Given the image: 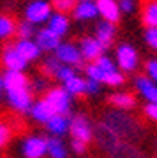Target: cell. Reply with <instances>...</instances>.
Listing matches in <instances>:
<instances>
[{"instance_id":"obj_4","label":"cell","mask_w":157,"mask_h":158,"mask_svg":"<svg viewBox=\"0 0 157 158\" xmlns=\"http://www.w3.org/2000/svg\"><path fill=\"white\" fill-rule=\"evenodd\" d=\"M43 98L47 100V103L52 107V110H54L55 114L69 115L71 117L73 105H74V98H73L62 86H50V89L43 95Z\"/></svg>"},{"instance_id":"obj_6","label":"cell","mask_w":157,"mask_h":158,"mask_svg":"<svg viewBox=\"0 0 157 158\" xmlns=\"http://www.w3.org/2000/svg\"><path fill=\"white\" fill-rule=\"evenodd\" d=\"M33 93L29 91V86L28 88H19V89H11V91H5V102H7L9 108L12 112H16L19 115H26L31 108L33 102Z\"/></svg>"},{"instance_id":"obj_5","label":"cell","mask_w":157,"mask_h":158,"mask_svg":"<svg viewBox=\"0 0 157 158\" xmlns=\"http://www.w3.org/2000/svg\"><path fill=\"white\" fill-rule=\"evenodd\" d=\"M114 62L118 65V69L123 74H131L138 69L140 65V57H138V52L133 45L130 43H121L116 48V53H114Z\"/></svg>"},{"instance_id":"obj_14","label":"cell","mask_w":157,"mask_h":158,"mask_svg":"<svg viewBox=\"0 0 157 158\" xmlns=\"http://www.w3.org/2000/svg\"><path fill=\"white\" fill-rule=\"evenodd\" d=\"M69 115H61V114H54L52 118L45 124V129H47L48 136L50 138H61L69 134Z\"/></svg>"},{"instance_id":"obj_36","label":"cell","mask_w":157,"mask_h":158,"mask_svg":"<svg viewBox=\"0 0 157 158\" xmlns=\"http://www.w3.org/2000/svg\"><path fill=\"white\" fill-rule=\"evenodd\" d=\"M145 43L157 52V28H147L145 29Z\"/></svg>"},{"instance_id":"obj_29","label":"cell","mask_w":157,"mask_h":158,"mask_svg":"<svg viewBox=\"0 0 157 158\" xmlns=\"http://www.w3.org/2000/svg\"><path fill=\"white\" fill-rule=\"evenodd\" d=\"M107 153H110L112 158H141L133 148L124 144V143H121V141H119L110 151H107Z\"/></svg>"},{"instance_id":"obj_32","label":"cell","mask_w":157,"mask_h":158,"mask_svg":"<svg viewBox=\"0 0 157 158\" xmlns=\"http://www.w3.org/2000/svg\"><path fill=\"white\" fill-rule=\"evenodd\" d=\"M78 74V71L73 67H69V65H61L59 71H57V74H55V81H59V83H66V81H69L71 77H74V76Z\"/></svg>"},{"instance_id":"obj_33","label":"cell","mask_w":157,"mask_h":158,"mask_svg":"<svg viewBox=\"0 0 157 158\" xmlns=\"http://www.w3.org/2000/svg\"><path fill=\"white\" fill-rule=\"evenodd\" d=\"M11 138H12V129L9 124H5L4 120H0V150H4L11 143Z\"/></svg>"},{"instance_id":"obj_11","label":"cell","mask_w":157,"mask_h":158,"mask_svg":"<svg viewBox=\"0 0 157 158\" xmlns=\"http://www.w3.org/2000/svg\"><path fill=\"white\" fill-rule=\"evenodd\" d=\"M78 48H79V52H81L83 60L87 64L95 62L97 59H100V57L105 53V48L98 43L93 36H83L81 41L78 43Z\"/></svg>"},{"instance_id":"obj_7","label":"cell","mask_w":157,"mask_h":158,"mask_svg":"<svg viewBox=\"0 0 157 158\" xmlns=\"http://www.w3.org/2000/svg\"><path fill=\"white\" fill-rule=\"evenodd\" d=\"M47 139L43 134H28L19 143V153L23 158L47 156Z\"/></svg>"},{"instance_id":"obj_2","label":"cell","mask_w":157,"mask_h":158,"mask_svg":"<svg viewBox=\"0 0 157 158\" xmlns=\"http://www.w3.org/2000/svg\"><path fill=\"white\" fill-rule=\"evenodd\" d=\"M98 129L114 136L116 139L121 141V138H133L138 131V122L131 117L128 112L123 110H114L105 114Z\"/></svg>"},{"instance_id":"obj_10","label":"cell","mask_w":157,"mask_h":158,"mask_svg":"<svg viewBox=\"0 0 157 158\" xmlns=\"http://www.w3.org/2000/svg\"><path fill=\"white\" fill-rule=\"evenodd\" d=\"M0 62L5 67V71H17L24 72L28 69L29 64L17 53V50L14 48V45H5L2 53H0Z\"/></svg>"},{"instance_id":"obj_23","label":"cell","mask_w":157,"mask_h":158,"mask_svg":"<svg viewBox=\"0 0 157 158\" xmlns=\"http://www.w3.org/2000/svg\"><path fill=\"white\" fill-rule=\"evenodd\" d=\"M47 156L48 158H67L69 148L61 138H48L47 139Z\"/></svg>"},{"instance_id":"obj_27","label":"cell","mask_w":157,"mask_h":158,"mask_svg":"<svg viewBox=\"0 0 157 158\" xmlns=\"http://www.w3.org/2000/svg\"><path fill=\"white\" fill-rule=\"evenodd\" d=\"M48 89H50V79L48 77L40 74L29 79V91L33 95H45Z\"/></svg>"},{"instance_id":"obj_9","label":"cell","mask_w":157,"mask_h":158,"mask_svg":"<svg viewBox=\"0 0 157 158\" xmlns=\"http://www.w3.org/2000/svg\"><path fill=\"white\" fill-rule=\"evenodd\" d=\"M52 12L54 10L48 0H31L24 9V19L35 26H40V24H47Z\"/></svg>"},{"instance_id":"obj_18","label":"cell","mask_w":157,"mask_h":158,"mask_svg":"<svg viewBox=\"0 0 157 158\" xmlns=\"http://www.w3.org/2000/svg\"><path fill=\"white\" fill-rule=\"evenodd\" d=\"M54 114H55V112L52 110V107L47 103V100H45V98L35 100L33 105H31V108H29V112H28V115H29L36 124H43V126L50 120Z\"/></svg>"},{"instance_id":"obj_42","label":"cell","mask_w":157,"mask_h":158,"mask_svg":"<svg viewBox=\"0 0 157 158\" xmlns=\"http://www.w3.org/2000/svg\"><path fill=\"white\" fill-rule=\"evenodd\" d=\"M0 100H2V91H0Z\"/></svg>"},{"instance_id":"obj_12","label":"cell","mask_w":157,"mask_h":158,"mask_svg":"<svg viewBox=\"0 0 157 158\" xmlns=\"http://www.w3.org/2000/svg\"><path fill=\"white\" fill-rule=\"evenodd\" d=\"M133 88L147 103H157V84L154 81H150L145 74L135 76Z\"/></svg>"},{"instance_id":"obj_28","label":"cell","mask_w":157,"mask_h":158,"mask_svg":"<svg viewBox=\"0 0 157 158\" xmlns=\"http://www.w3.org/2000/svg\"><path fill=\"white\" fill-rule=\"evenodd\" d=\"M36 26L31 23H28L26 19L19 21V23L16 24V36L17 40H33L36 35Z\"/></svg>"},{"instance_id":"obj_13","label":"cell","mask_w":157,"mask_h":158,"mask_svg":"<svg viewBox=\"0 0 157 158\" xmlns=\"http://www.w3.org/2000/svg\"><path fill=\"white\" fill-rule=\"evenodd\" d=\"M116 36H118V26H116V24L107 23V21H100V23L95 24L93 38L97 40L105 50L116 41Z\"/></svg>"},{"instance_id":"obj_8","label":"cell","mask_w":157,"mask_h":158,"mask_svg":"<svg viewBox=\"0 0 157 158\" xmlns=\"http://www.w3.org/2000/svg\"><path fill=\"white\" fill-rule=\"evenodd\" d=\"M54 57L62 65H69V67L76 69V71L85 67V60L81 57V52H79L78 45L71 43V41H61L57 50L54 52Z\"/></svg>"},{"instance_id":"obj_25","label":"cell","mask_w":157,"mask_h":158,"mask_svg":"<svg viewBox=\"0 0 157 158\" xmlns=\"http://www.w3.org/2000/svg\"><path fill=\"white\" fill-rule=\"evenodd\" d=\"M62 88L73 96V98L85 95V77L76 74L74 77H71L69 81H66V83L62 84Z\"/></svg>"},{"instance_id":"obj_17","label":"cell","mask_w":157,"mask_h":158,"mask_svg":"<svg viewBox=\"0 0 157 158\" xmlns=\"http://www.w3.org/2000/svg\"><path fill=\"white\" fill-rule=\"evenodd\" d=\"M14 48H16L17 53H19L28 64L38 60L40 57H42V53H43V52L40 50V47L36 45L35 40H17L16 43H14Z\"/></svg>"},{"instance_id":"obj_24","label":"cell","mask_w":157,"mask_h":158,"mask_svg":"<svg viewBox=\"0 0 157 158\" xmlns=\"http://www.w3.org/2000/svg\"><path fill=\"white\" fill-rule=\"evenodd\" d=\"M141 21L145 28H157V0H149L141 10Z\"/></svg>"},{"instance_id":"obj_16","label":"cell","mask_w":157,"mask_h":158,"mask_svg":"<svg viewBox=\"0 0 157 158\" xmlns=\"http://www.w3.org/2000/svg\"><path fill=\"white\" fill-rule=\"evenodd\" d=\"M33 40L36 41V45L40 47L42 52H50V53H54L57 50V47L61 45V41H62L59 36L54 35L48 28H40Z\"/></svg>"},{"instance_id":"obj_30","label":"cell","mask_w":157,"mask_h":158,"mask_svg":"<svg viewBox=\"0 0 157 158\" xmlns=\"http://www.w3.org/2000/svg\"><path fill=\"white\" fill-rule=\"evenodd\" d=\"M16 21L9 16H0V40H9L16 35Z\"/></svg>"},{"instance_id":"obj_41","label":"cell","mask_w":157,"mask_h":158,"mask_svg":"<svg viewBox=\"0 0 157 158\" xmlns=\"http://www.w3.org/2000/svg\"><path fill=\"white\" fill-rule=\"evenodd\" d=\"M76 2H92V0H76Z\"/></svg>"},{"instance_id":"obj_37","label":"cell","mask_w":157,"mask_h":158,"mask_svg":"<svg viewBox=\"0 0 157 158\" xmlns=\"http://www.w3.org/2000/svg\"><path fill=\"white\" fill-rule=\"evenodd\" d=\"M121 14H133L137 9V0H118Z\"/></svg>"},{"instance_id":"obj_22","label":"cell","mask_w":157,"mask_h":158,"mask_svg":"<svg viewBox=\"0 0 157 158\" xmlns=\"http://www.w3.org/2000/svg\"><path fill=\"white\" fill-rule=\"evenodd\" d=\"M73 17L76 21H83V23H87V21H93L98 17V10H97V4H95L93 0L92 2H76L74 9H73Z\"/></svg>"},{"instance_id":"obj_20","label":"cell","mask_w":157,"mask_h":158,"mask_svg":"<svg viewBox=\"0 0 157 158\" xmlns=\"http://www.w3.org/2000/svg\"><path fill=\"white\" fill-rule=\"evenodd\" d=\"M109 102L116 110H123V112H128V110L137 107V98H135V95L131 91H126V89L112 93L109 96Z\"/></svg>"},{"instance_id":"obj_34","label":"cell","mask_w":157,"mask_h":158,"mask_svg":"<svg viewBox=\"0 0 157 158\" xmlns=\"http://www.w3.org/2000/svg\"><path fill=\"white\" fill-rule=\"evenodd\" d=\"M100 91H102V84L85 77V96H97L100 95Z\"/></svg>"},{"instance_id":"obj_39","label":"cell","mask_w":157,"mask_h":158,"mask_svg":"<svg viewBox=\"0 0 157 158\" xmlns=\"http://www.w3.org/2000/svg\"><path fill=\"white\" fill-rule=\"evenodd\" d=\"M143 114L152 122H157V103H147L145 107H143Z\"/></svg>"},{"instance_id":"obj_19","label":"cell","mask_w":157,"mask_h":158,"mask_svg":"<svg viewBox=\"0 0 157 158\" xmlns=\"http://www.w3.org/2000/svg\"><path fill=\"white\" fill-rule=\"evenodd\" d=\"M29 86V77L26 72H17V71H5L2 74V89L11 91V89H19V88Z\"/></svg>"},{"instance_id":"obj_26","label":"cell","mask_w":157,"mask_h":158,"mask_svg":"<svg viewBox=\"0 0 157 158\" xmlns=\"http://www.w3.org/2000/svg\"><path fill=\"white\" fill-rule=\"evenodd\" d=\"M61 65H62V64H61L59 60L55 59L54 55L45 57V59L42 60V67H40V71H42V76H45V77H48V79H54Z\"/></svg>"},{"instance_id":"obj_15","label":"cell","mask_w":157,"mask_h":158,"mask_svg":"<svg viewBox=\"0 0 157 158\" xmlns=\"http://www.w3.org/2000/svg\"><path fill=\"white\" fill-rule=\"evenodd\" d=\"M95 4H97L98 16L102 17V21L118 24V21L121 19V10H119L118 0H95Z\"/></svg>"},{"instance_id":"obj_38","label":"cell","mask_w":157,"mask_h":158,"mask_svg":"<svg viewBox=\"0 0 157 158\" xmlns=\"http://www.w3.org/2000/svg\"><path fill=\"white\" fill-rule=\"evenodd\" d=\"M69 150L73 151V153H76V155H85L87 150H88V144L78 141V139H71L69 141Z\"/></svg>"},{"instance_id":"obj_35","label":"cell","mask_w":157,"mask_h":158,"mask_svg":"<svg viewBox=\"0 0 157 158\" xmlns=\"http://www.w3.org/2000/svg\"><path fill=\"white\" fill-rule=\"evenodd\" d=\"M145 76L157 84V59H150L145 62Z\"/></svg>"},{"instance_id":"obj_21","label":"cell","mask_w":157,"mask_h":158,"mask_svg":"<svg viewBox=\"0 0 157 158\" xmlns=\"http://www.w3.org/2000/svg\"><path fill=\"white\" fill-rule=\"evenodd\" d=\"M45 28H48L54 35H57L61 40H62L71 29V21H69V17H67L66 14L52 12V16H50V19L47 21V26H45Z\"/></svg>"},{"instance_id":"obj_31","label":"cell","mask_w":157,"mask_h":158,"mask_svg":"<svg viewBox=\"0 0 157 158\" xmlns=\"http://www.w3.org/2000/svg\"><path fill=\"white\" fill-rule=\"evenodd\" d=\"M52 5V10L59 12V14H71L76 5V0H48Z\"/></svg>"},{"instance_id":"obj_1","label":"cell","mask_w":157,"mask_h":158,"mask_svg":"<svg viewBox=\"0 0 157 158\" xmlns=\"http://www.w3.org/2000/svg\"><path fill=\"white\" fill-rule=\"evenodd\" d=\"M83 71H85V77L87 79H92V81L102 84V86L118 88V86H123V83L126 81L124 74L118 69L114 59H110L105 53L95 62L85 64Z\"/></svg>"},{"instance_id":"obj_3","label":"cell","mask_w":157,"mask_h":158,"mask_svg":"<svg viewBox=\"0 0 157 158\" xmlns=\"http://www.w3.org/2000/svg\"><path fill=\"white\" fill-rule=\"evenodd\" d=\"M69 136L71 139H78V141L90 144L95 138L93 122L87 114H74L71 115L69 120Z\"/></svg>"},{"instance_id":"obj_40","label":"cell","mask_w":157,"mask_h":158,"mask_svg":"<svg viewBox=\"0 0 157 158\" xmlns=\"http://www.w3.org/2000/svg\"><path fill=\"white\" fill-rule=\"evenodd\" d=\"M0 91H2V74H0Z\"/></svg>"}]
</instances>
